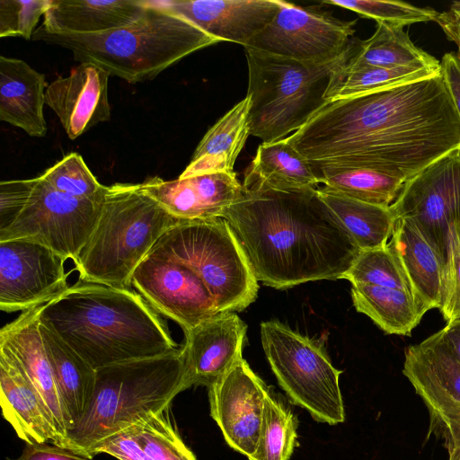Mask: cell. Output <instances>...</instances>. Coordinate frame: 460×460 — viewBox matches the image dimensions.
<instances>
[{
  "instance_id": "d4e9b609",
  "label": "cell",
  "mask_w": 460,
  "mask_h": 460,
  "mask_svg": "<svg viewBox=\"0 0 460 460\" xmlns=\"http://www.w3.org/2000/svg\"><path fill=\"white\" fill-rule=\"evenodd\" d=\"M148 4L146 0H52L39 28L58 34L104 32L133 22Z\"/></svg>"
},
{
  "instance_id": "74e56055",
  "label": "cell",
  "mask_w": 460,
  "mask_h": 460,
  "mask_svg": "<svg viewBox=\"0 0 460 460\" xmlns=\"http://www.w3.org/2000/svg\"><path fill=\"white\" fill-rule=\"evenodd\" d=\"M40 177L55 190L77 199L99 198L106 189V186L97 181L77 153L65 155Z\"/></svg>"
},
{
  "instance_id": "5b68a950",
  "label": "cell",
  "mask_w": 460,
  "mask_h": 460,
  "mask_svg": "<svg viewBox=\"0 0 460 460\" xmlns=\"http://www.w3.org/2000/svg\"><path fill=\"white\" fill-rule=\"evenodd\" d=\"M184 390L181 347L168 354L98 368L91 401L68 430L62 447L93 458L104 441L164 411Z\"/></svg>"
},
{
  "instance_id": "d6986e66",
  "label": "cell",
  "mask_w": 460,
  "mask_h": 460,
  "mask_svg": "<svg viewBox=\"0 0 460 460\" xmlns=\"http://www.w3.org/2000/svg\"><path fill=\"white\" fill-rule=\"evenodd\" d=\"M109 77L97 66L80 63L69 75L58 77L48 85L45 103L56 113L70 139L110 120Z\"/></svg>"
},
{
  "instance_id": "f35d334b",
  "label": "cell",
  "mask_w": 460,
  "mask_h": 460,
  "mask_svg": "<svg viewBox=\"0 0 460 460\" xmlns=\"http://www.w3.org/2000/svg\"><path fill=\"white\" fill-rule=\"evenodd\" d=\"M51 3L52 0H1L0 37L32 40L40 18Z\"/></svg>"
},
{
  "instance_id": "52a82bcc",
  "label": "cell",
  "mask_w": 460,
  "mask_h": 460,
  "mask_svg": "<svg viewBox=\"0 0 460 460\" xmlns=\"http://www.w3.org/2000/svg\"><path fill=\"white\" fill-rule=\"evenodd\" d=\"M349 51L332 62L315 64L244 48L251 135L271 143L300 129L327 102L332 72Z\"/></svg>"
},
{
  "instance_id": "83f0119b",
  "label": "cell",
  "mask_w": 460,
  "mask_h": 460,
  "mask_svg": "<svg viewBox=\"0 0 460 460\" xmlns=\"http://www.w3.org/2000/svg\"><path fill=\"white\" fill-rule=\"evenodd\" d=\"M319 183L309 162L284 138L258 146L245 171L243 188L292 191L318 189Z\"/></svg>"
},
{
  "instance_id": "484cf974",
  "label": "cell",
  "mask_w": 460,
  "mask_h": 460,
  "mask_svg": "<svg viewBox=\"0 0 460 460\" xmlns=\"http://www.w3.org/2000/svg\"><path fill=\"white\" fill-rule=\"evenodd\" d=\"M101 453L118 460H197L172 423L169 407L104 441L95 455Z\"/></svg>"
},
{
  "instance_id": "5bb4252c",
  "label": "cell",
  "mask_w": 460,
  "mask_h": 460,
  "mask_svg": "<svg viewBox=\"0 0 460 460\" xmlns=\"http://www.w3.org/2000/svg\"><path fill=\"white\" fill-rule=\"evenodd\" d=\"M66 258L39 243L0 242V309L25 312L56 298L69 287Z\"/></svg>"
},
{
  "instance_id": "603a6c76",
  "label": "cell",
  "mask_w": 460,
  "mask_h": 460,
  "mask_svg": "<svg viewBox=\"0 0 460 460\" xmlns=\"http://www.w3.org/2000/svg\"><path fill=\"white\" fill-rule=\"evenodd\" d=\"M48 87L45 75L25 61L0 57V119L31 137L47 133L43 107Z\"/></svg>"
},
{
  "instance_id": "4dcf8cb0",
  "label": "cell",
  "mask_w": 460,
  "mask_h": 460,
  "mask_svg": "<svg viewBox=\"0 0 460 460\" xmlns=\"http://www.w3.org/2000/svg\"><path fill=\"white\" fill-rule=\"evenodd\" d=\"M402 27L376 22L375 33L367 40H352L346 66H423L441 69L440 62L411 40Z\"/></svg>"
},
{
  "instance_id": "f1b7e54d",
  "label": "cell",
  "mask_w": 460,
  "mask_h": 460,
  "mask_svg": "<svg viewBox=\"0 0 460 460\" xmlns=\"http://www.w3.org/2000/svg\"><path fill=\"white\" fill-rule=\"evenodd\" d=\"M40 332L58 391L74 427L93 396L96 369L55 332L40 323Z\"/></svg>"
},
{
  "instance_id": "ac0fdd59",
  "label": "cell",
  "mask_w": 460,
  "mask_h": 460,
  "mask_svg": "<svg viewBox=\"0 0 460 460\" xmlns=\"http://www.w3.org/2000/svg\"><path fill=\"white\" fill-rule=\"evenodd\" d=\"M402 374L427 406L429 418L460 404V358L442 329L405 349Z\"/></svg>"
},
{
  "instance_id": "8992f818",
  "label": "cell",
  "mask_w": 460,
  "mask_h": 460,
  "mask_svg": "<svg viewBox=\"0 0 460 460\" xmlns=\"http://www.w3.org/2000/svg\"><path fill=\"white\" fill-rule=\"evenodd\" d=\"M179 221L141 183L106 186L97 223L74 262L79 279L131 288L137 266Z\"/></svg>"
},
{
  "instance_id": "bcb514c9",
  "label": "cell",
  "mask_w": 460,
  "mask_h": 460,
  "mask_svg": "<svg viewBox=\"0 0 460 460\" xmlns=\"http://www.w3.org/2000/svg\"><path fill=\"white\" fill-rule=\"evenodd\" d=\"M442 330L447 342L460 358V318L447 323Z\"/></svg>"
},
{
  "instance_id": "6da1fadb",
  "label": "cell",
  "mask_w": 460,
  "mask_h": 460,
  "mask_svg": "<svg viewBox=\"0 0 460 460\" xmlns=\"http://www.w3.org/2000/svg\"><path fill=\"white\" fill-rule=\"evenodd\" d=\"M288 141L312 165L408 181L460 148V116L442 73L327 102Z\"/></svg>"
},
{
  "instance_id": "7402d4cb",
  "label": "cell",
  "mask_w": 460,
  "mask_h": 460,
  "mask_svg": "<svg viewBox=\"0 0 460 460\" xmlns=\"http://www.w3.org/2000/svg\"><path fill=\"white\" fill-rule=\"evenodd\" d=\"M0 404L4 419L26 444L62 438L40 395L7 347L0 344Z\"/></svg>"
},
{
  "instance_id": "ee69618b",
  "label": "cell",
  "mask_w": 460,
  "mask_h": 460,
  "mask_svg": "<svg viewBox=\"0 0 460 460\" xmlns=\"http://www.w3.org/2000/svg\"><path fill=\"white\" fill-rule=\"evenodd\" d=\"M441 73L460 116V60L455 52L446 53L440 62Z\"/></svg>"
},
{
  "instance_id": "30bf717a",
  "label": "cell",
  "mask_w": 460,
  "mask_h": 460,
  "mask_svg": "<svg viewBox=\"0 0 460 460\" xmlns=\"http://www.w3.org/2000/svg\"><path fill=\"white\" fill-rule=\"evenodd\" d=\"M103 195L77 199L36 177L25 207L6 229L0 231V242L32 241L75 262L97 223Z\"/></svg>"
},
{
  "instance_id": "2e32d148",
  "label": "cell",
  "mask_w": 460,
  "mask_h": 460,
  "mask_svg": "<svg viewBox=\"0 0 460 460\" xmlns=\"http://www.w3.org/2000/svg\"><path fill=\"white\" fill-rule=\"evenodd\" d=\"M246 331L247 325L235 313H224L184 332L186 389L208 388L243 358Z\"/></svg>"
},
{
  "instance_id": "d590c367",
  "label": "cell",
  "mask_w": 460,
  "mask_h": 460,
  "mask_svg": "<svg viewBox=\"0 0 460 460\" xmlns=\"http://www.w3.org/2000/svg\"><path fill=\"white\" fill-rule=\"evenodd\" d=\"M341 279L349 280L352 285H369L411 291L410 283L388 244L360 250Z\"/></svg>"
},
{
  "instance_id": "60d3db41",
  "label": "cell",
  "mask_w": 460,
  "mask_h": 460,
  "mask_svg": "<svg viewBox=\"0 0 460 460\" xmlns=\"http://www.w3.org/2000/svg\"><path fill=\"white\" fill-rule=\"evenodd\" d=\"M36 178L0 182V231L6 229L25 207Z\"/></svg>"
},
{
  "instance_id": "277c9868",
  "label": "cell",
  "mask_w": 460,
  "mask_h": 460,
  "mask_svg": "<svg viewBox=\"0 0 460 460\" xmlns=\"http://www.w3.org/2000/svg\"><path fill=\"white\" fill-rule=\"evenodd\" d=\"M32 40L65 48L75 61L131 84L153 80L190 54L220 42L162 1H149L139 18L108 31L58 34L38 27Z\"/></svg>"
},
{
  "instance_id": "9a60e30c",
  "label": "cell",
  "mask_w": 460,
  "mask_h": 460,
  "mask_svg": "<svg viewBox=\"0 0 460 460\" xmlns=\"http://www.w3.org/2000/svg\"><path fill=\"white\" fill-rule=\"evenodd\" d=\"M270 393L243 358L208 387L212 419L228 446L247 457L255 450L264 402Z\"/></svg>"
},
{
  "instance_id": "f6af8a7d",
  "label": "cell",
  "mask_w": 460,
  "mask_h": 460,
  "mask_svg": "<svg viewBox=\"0 0 460 460\" xmlns=\"http://www.w3.org/2000/svg\"><path fill=\"white\" fill-rule=\"evenodd\" d=\"M435 22L440 26L447 40L456 45V54L460 60V1L453 2L447 11L438 13Z\"/></svg>"
},
{
  "instance_id": "8d00e7d4",
  "label": "cell",
  "mask_w": 460,
  "mask_h": 460,
  "mask_svg": "<svg viewBox=\"0 0 460 460\" xmlns=\"http://www.w3.org/2000/svg\"><path fill=\"white\" fill-rule=\"evenodd\" d=\"M323 4L351 10L359 16L404 27L418 22H435L438 13L427 7H419L402 1L381 0H324Z\"/></svg>"
},
{
  "instance_id": "f546056e",
  "label": "cell",
  "mask_w": 460,
  "mask_h": 460,
  "mask_svg": "<svg viewBox=\"0 0 460 460\" xmlns=\"http://www.w3.org/2000/svg\"><path fill=\"white\" fill-rule=\"evenodd\" d=\"M350 293L356 310L368 316L387 334L410 336L429 311L409 290L352 285Z\"/></svg>"
},
{
  "instance_id": "4fadbf2b",
  "label": "cell",
  "mask_w": 460,
  "mask_h": 460,
  "mask_svg": "<svg viewBox=\"0 0 460 460\" xmlns=\"http://www.w3.org/2000/svg\"><path fill=\"white\" fill-rule=\"evenodd\" d=\"M131 288L156 313L178 323L183 332L221 314L190 267L156 251L152 250L137 266Z\"/></svg>"
},
{
  "instance_id": "e0dca14e",
  "label": "cell",
  "mask_w": 460,
  "mask_h": 460,
  "mask_svg": "<svg viewBox=\"0 0 460 460\" xmlns=\"http://www.w3.org/2000/svg\"><path fill=\"white\" fill-rule=\"evenodd\" d=\"M143 190L180 220L222 217L243 194L235 172H214L165 181L158 176L141 183Z\"/></svg>"
},
{
  "instance_id": "4316f807",
  "label": "cell",
  "mask_w": 460,
  "mask_h": 460,
  "mask_svg": "<svg viewBox=\"0 0 460 460\" xmlns=\"http://www.w3.org/2000/svg\"><path fill=\"white\" fill-rule=\"evenodd\" d=\"M251 96L246 94L208 130L179 178L234 172L236 158L251 135Z\"/></svg>"
},
{
  "instance_id": "ba28073f",
  "label": "cell",
  "mask_w": 460,
  "mask_h": 460,
  "mask_svg": "<svg viewBox=\"0 0 460 460\" xmlns=\"http://www.w3.org/2000/svg\"><path fill=\"white\" fill-rule=\"evenodd\" d=\"M153 251L190 267L203 281L221 314L243 311L257 297L258 281L223 217L180 220Z\"/></svg>"
},
{
  "instance_id": "9c48e42d",
  "label": "cell",
  "mask_w": 460,
  "mask_h": 460,
  "mask_svg": "<svg viewBox=\"0 0 460 460\" xmlns=\"http://www.w3.org/2000/svg\"><path fill=\"white\" fill-rule=\"evenodd\" d=\"M261 340L279 385L295 404L319 422H344L342 371L332 366L319 342L278 321L261 323Z\"/></svg>"
},
{
  "instance_id": "7dc6e473",
  "label": "cell",
  "mask_w": 460,
  "mask_h": 460,
  "mask_svg": "<svg viewBox=\"0 0 460 460\" xmlns=\"http://www.w3.org/2000/svg\"><path fill=\"white\" fill-rule=\"evenodd\" d=\"M456 226V225H455ZM456 229L457 231V234H458V236H459V239H460V223L458 226H456Z\"/></svg>"
},
{
  "instance_id": "ffe728a7",
  "label": "cell",
  "mask_w": 460,
  "mask_h": 460,
  "mask_svg": "<svg viewBox=\"0 0 460 460\" xmlns=\"http://www.w3.org/2000/svg\"><path fill=\"white\" fill-rule=\"evenodd\" d=\"M280 0H170L163 4L219 41L246 47L275 17Z\"/></svg>"
},
{
  "instance_id": "1f68e13d",
  "label": "cell",
  "mask_w": 460,
  "mask_h": 460,
  "mask_svg": "<svg viewBox=\"0 0 460 460\" xmlns=\"http://www.w3.org/2000/svg\"><path fill=\"white\" fill-rule=\"evenodd\" d=\"M317 191L359 250L388 243L396 221L390 207L354 199L324 186Z\"/></svg>"
},
{
  "instance_id": "7bdbcfd3",
  "label": "cell",
  "mask_w": 460,
  "mask_h": 460,
  "mask_svg": "<svg viewBox=\"0 0 460 460\" xmlns=\"http://www.w3.org/2000/svg\"><path fill=\"white\" fill-rule=\"evenodd\" d=\"M8 460H93L55 444H27L22 455Z\"/></svg>"
},
{
  "instance_id": "7a4b0ae2",
  "label": "cell",
  "mask_w": 460,
  "mask_h": 460,
  "mask_svg": "<svg viewBox=\"0 0 460 460\" xmlns=\"http://www.w3.org/2000/svg\"><path fill=\"white\" fill-rule=\"evenodd\" d=\"M222 217L257 281L277 289L341 279L360 251L317 189L243 190Z\"/></svg>"
},
{
  "instance_id": "cb8c5ba5",
  "label": "cell",
  "mask_w": 460,
  "mask_h": 460,
  "mask_svg": "<svg viewBox=\"0 0 460 460\" xmlns=\"http://www.w3.org/2000/svg\"><path fill=\"white\" fill-rule=\"evenodd\" d=\"M412 293L430 310L442 305L446 263L417 226L397 218L388 242Z\"/></svg>"
},
{
  "instance_id": "44dd1931",
  "label": "cell",
  "mask_w": 460,
  "mask_h": 460,
  "mask_svg": "<svg viewBox=\"0 0 460 460\" xmlns=\"http://www.w3.org/2000/svg\"><path fill=\"white\" fill-rule=\"evenodd\" d=\"M42 305L22 312L0 331V344L13 353L44 402L62 438L61 447L73 421L58 391L40 332Z\"/></svg>"
},
{
  "instance_id": "ab89813d",
  "label": "cell",
  "mask_w": 460,
  "mask_h": 460,
  "mask_svg": "<svg viewBox=\"0 0 460 460\" xmlns=\"http://www.w3.org/2000/svg\"><path fill=\"white\" fill-rule=\"evenodd\" d=\"M439 310L447 323L460 318V239L455 225L450 228Z\"/></svg>"
},
{
  "instance_id": "d6a6232c",
  "label": "cell",
  "mask_w": 460,
  "mask_h": 460,
  "mask_svg": "<svg viewBox=\"0 0 460 460\" xmlns=\"http://www.w3.org/2000/svg\"><path fill=\"white\" fill-rule=\"evenodd\" d=\"M345 62L332 72L324 95L326 102L407 84L441 73V69L423 66H349Z\"/></svg>"
},
{
  "instance_id": "7c38bea8",
  "label": "cell",
  "mask_w": 460,
  "mask_h": 460,
  "mask_svg": "<svg viewBox=\"0 0 460 460\" xmlns=\"http://www.w3.org/2000/svg\"><path fill=\"white\" fill-rule=\"evenodd\" d=\"M390 208L413 223L446 263L450 228L460 223V148L406 181Z\"/></svg>"
},
{
  "instance_id": "e575fe53",
  "label": "cell",
  "mask_w": 460,
  "mask_h": 460,
  "mask_svg": "<svg viewBox=\"0 0 460 460\" xmlns=\"http://www.w3.org/2000/svg\"><path fill=\"white\" fill-rule=\"evenodd\" d=\"M297 420L292 411L270 393L265 399L259 437L249 460H289L297 438Z\"/></svg>"
},
{
  "instance_id": "836d02e7",
  "label": "cell",
  "mask_w": 460,
  "mask_h": 460,
  "mask_svg": "<svg viewBox=\"0 0 460 460\" xmlns=\"http://www.w3.org/2000/svg\"><path fill=\"white\" fill-rule=\"evenodd\" d=\"M324 187L363 202L391 207L405 181L366 168L334 167L314 171Z\"/></svg>"
},
{
  "instance_id": "3957f363",
  "label": "cell",
  "mask_w": 460,
  "mask_h": 460,
  "mask_svg": "<svg viewBox=\"0 0 460 460\" xmlns=\"http://www.w3.org/2000/svg\"><path fill=\"white\" fill-rule=\"evenodd\" d=\"M39 319L94 369L180 349L160 314L131 288L79 279L42 305Z\"/></svg>"
},
{
  "instance_id": "8fae6325",
  "label": "cell",
  "mask_w": 460,
  "mask_h": 460,
  "mask_svg": "<svg viewBox=\"0 0 460 460\" xmlns=\"http://www.w3.org/2000/svg\"><path fill=\"white\" fill-rule=\"evenodd\" d=\"M356 22L281 1L273 20L243 48L301 62L326 64L349 51Z\"/></svg>"
},
{
  "instance_id": "c3c4849f",
  "label": "cell",
  "mask_w": 460,
  "mask_h": 460,
  "mask_svg": "<svg viewBox=\"0 0 460 460\" xmlns=\"http://www.w3.org/2000/svg\"><path fill=\"white\" fill-rule=\"evenodd\" d=\"M457 460H460V457Z\"/></svg>"
},
{
  "instance_id": "b9f144b4",
  "label": "cell",
  "mask_w": 460,
  "mask_h": 460,
  "mask_svg": "<svg viewBox=\"0 0 460 460\" xmlns=\"http://www.w3.org/2000/svg\"><path fill=\"white\" fill-rule=\"evenodd\" d=\"M429 419L428 437L432 434L442 439L448 460H457L460 457V404Z\"/></svg>"
}]
</instances>
